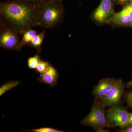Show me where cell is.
Here are the masks:
<instances>
[{"mask_svg":"<svg viewBox=\"0 0 132 132\" xmlns=\"http://www.w3.org/2000/svg\"><path fill=\"white\" fill-rule=\"evenodd\" d=\"M54 1H62V0H54Z\"/></svg>","mask_w":132,"mask_h":132,"instance_id":"24","label":"cell"},{"mask_svg":"<svg viewBox=\"0 0 132 132\" xmlns=\"http://www.w3.org/2000/svg\"><path fill=\"white\" fill-rule=\"evenodd\" d=\"M126 87L128 88H130L132 87V79L130 81L128 82L126 85Z\"/></svg>","mask_w":132,"mask_h":132,"instance_id":"22","label":"cell"},{"mask_svg":"<svg viewBox=\"0 0 132 132\" xmlns=\"http://www.w3.org/2000/svg\"><path fill=\"white\" fill-rule=\"evenodd\" d=\"M111 21L119 25H128L131 24L132 19L123 9L120 12L115 13Z\"/></svg>","mask_w":132,"mask_h":132,"instance_id":"10","label":"cell"},{"mask_svg":"<svg viewBox=\"0 0 132 132\" xmlns=\"http://www.w3.org/2000/svg\"><path fill=\"white\" fill-rule=\"evenodd\" d=\"M120 131L123 132H132V126L127 127L126 128L122 129Z\"/></svg>","mask_w":132,"mask_h":132,"instance_id":"20","label":"cell"},{"mask_svg":"<svg viewBox=\"0 0 132 132\" xmlns=\"http://www.w3.org/2000/svg\"><path fill=\"white\" fill-rule=\"evenodd\" d=\"M0 26L14 29L20 35L38 26L36 1L7 0L0 3Z\"/></svg>","mask_w":132,"mask_h":132,"instance_id":"1","label":"cell"},{"mask_svg":"<svg viewBox=\"0 0 132 132\" xmlns=\"http://www.w3.org/2000/svg\"><path fill=\"white\" fill-rule=\"evenodd\" d=\"M132 126V112L129 114V119H128V127Z\"/></svg>","mask_w":132,"mask_h":132,"instance_id":"21","label":"cell"},{"mask_svg":"<svg viewBox=\"0 0 132 132\" xmlns=\"http://www.w3.org/2000/svg\"><path fill=\"white\" fill-rule=\"evenodd\" d=\"M114 2L119 5L125 6L132 2V0H114Z\"/></svg>","mask_w":132,"mask_h":132,"instance_id":"19","label":"cell"},{"mask_svg":"<svg viewBox=\"0 0 132 132\" xmlns=\"http://www.w3.org/2000/svg\"><path fill=\"white\" fill-rule=\"evenodd\" d=\"M30 131L33 132H65V131H62L49 127H43L36 129H32Z\"/></svg>","mask_w":132,"mask_h":132,"instance_id":"16","label":"cell"},{"mask_svg":"<svg viewBox=\"0 0 132 132\" xmlns=\"http://www.w3.org/2000/svg\"><path fill=\"white\" fill-rule=\"evenodd\" d=\"M41 60L40 56L38 54L29 57L27 60V65L28 68L31 70L35 69Z\"/></svg>","mask_w":132,"mask_h":132,"instance_id":"14","label":"cell"},{"mask_svg":"<svg viewBox=\"0 0 132 132\" xmlns=\"http://www.w3.org/2000/svg\"><path fill=\"white\" fill-rule=\"evenodd\" d=\"M124 9L132 19V2L126 5Z\"/></svg>","mask_w":132,"mask_h":132,"instance_id":"18","label":"cell"},{"mask_svg":"<svg viewBox=\"0 0 132 132\" xmlns=\"http://www.w3.org/2000/svg\"><path fill=\"white\" fill-rule=\"evenodd\" d=\"M37 5L38 26L52 29L57 27L60 23L64 12L62 1L38 0Z\"/></svg>","mask_w":132,"mask_h":132,"instance_id":"2","label":"cell"},{"mask_svg":"<svg viewBox=\"0 0 132 132\" xmlns=\"http://www.w3.org/2000/svg\"><path fill=\"white\" fill-rule=\"evenodd\" d=\"M38 34L37 32L32 28H30L25 31L22 34V38L21 40L20 46L21 48L27 45L33 38Z\"/></svg>","mask_w":132,"mask_h":132,"instance_id":"12","label":"cell"},{"mask_svg":"<svg viewBox=\"0 0 132 132\" xmlns=\"http://www.w3.org/2000/svg\"><path fill=\"white\" fill-rule=\"evenodd\" d=\"M27 1H36L38 0H27Z\"/></svg>","mask_w":132,"mask_h":132,"instance_id":"23","label":"cell"},{"mask_svg":"<svg viewBox=\"0 0 132 132\" xmlns=\"http://www.w3.org/2000/svg\"><path fill=\"white\" fill-rule=\"evenodd\" d=\"M125 85L121 79L117 80L115 85L105 96L96 101L104 108L118 105L124 93Z\"/></svg>","mask_w":132,"mask_h":132,"instance_id":"6","label":"cell"},{"mask_svg":"<svg viewBox=\"0 0 132 132\" xmlns=\"http://www.w3.org/2000/svg\"><path fill=\"white\" fill-rule=\"evenodd\" d=\"M104 108L97 102L92 106L90 113L81 120V125L90 127L98 132H105L104 128L110 127Z\"/></svg>","mask_w":132,"mask_h":132,"instance_id":"3","label":"cell"},{"mask_svg":"<svg viewBox=\"0 0 132 132\" xmlns=\"http://www.w3.org/2000/svg\"><path fill=\"white\" fill-rule=\"evenodd\" d=\"M59 78L58 70L50 64L47 70L44 73L41 74L37 80L43 84L54 87L57 85Z\"/></svg>","mask_w":132,"mask_h":132,"instance_id":"9","label":"cell"},{"mask_svg":"<svg viewBox=\"0 0 132 132\" xmlns=\"http://www.w3.org/2000/svg\"></svg>","mask_w":132,"mask_h":132,"instance_id":"25","label":"cell"},{"mask_svg":"<svg viewBox=\"0 0 132 132\" xmlns=\"http://www.w3.org/2000/svg\"><path fill=\"white\" fill-rule=\"evenodd\" d=\"M50 65V64L48 62L41 60L37 67L35 69V71L40 74L44 73L47 70Z\"/></svg>","mask_w":132,"mask_h":132,"instance_id":"15","label":"cell"},{"mask_svg":"<svg viewBox=\"0 0 132 132\" xmlns=\"http://www.w3.org/2000/svg\"><path fill=\"white\" fill-rule=\"evenodd\" d=\"M125 99L128 105L132 108V91L127 92L126 94Z\"/></svg>","mask_w":132,"mask_h":132,"instance_id":"17","label":"cell"},{"mask_svg":"<svg viewBox=\"0 0 132 132\" xmlns=\"http://www.w3.org/2000/svg\"><path fill=\"white\" fill-rule=\"evenodd\" d=\"M45 33L46 31H43L39 34H37L27 45L28 46L35 48L39 54L41 53L42 45L45 38Z\"/></svg>","mask_w":132,"mask_h":132,"instance_id":"11","label":"cell"},{"mask_svg":"<svg viewBox=\"0 0 132 132\" xmlns=\"http://www.w3.org/2000/svg\"><path fill=\"white\" fill-rule=\"evenodd\" d=\"M129 114L125 108L116 105L109 109L106 116L110 127H119L124 129L128 126Z\"/></svg>","mask_w":132,"mask_h":132,"instance_id":"5","label":"cell"},{"mask_svg":"<svg viewBox=\"0 0 132 132\" xmlns=\"http://www.w3.org/2000/svg\"><path fill=\"white\" fill-rule=\"evenodd\" d=\"M19 81H9L3 84L0 87V96H1L8 91L16 87L20 84Z\"/></svg>","mask_w":132,"mask_h":132,"instance_id":"13","label":"cell"},{"mask_svg":"<svg viewBox=\"0 0 132 132\" xmlns=\"http://www.w3.org/2000/svg\"><path fill=\"white\" fill-rule=\"evenodd\" d=\"M20 35L13 29L0 26V46L4 49L20 51Z\"/></svg>","mask_w":132,"mask_h":132,"instance_id":"4","label":"cell"},{"mask_svg":"<svg viewBox=\"0 0 132 132\" xmlns=\"http://www.w3.org/2000/svg\"><path fill=\"white\" fill-rule=\"evenodd\" d=\"M114 0H102L94 13L95 20L100 23L111 21L115 13L114 11Z\"/></svg>","mask_w":132,"mask_h":132,"instance_id":"7","label":"cell"},{"mask_svg":"<svg viewBox=\"0 0 132 132\" xmlns=\"http://www.w3.org/2000/svg\"><path fill=\"white\" fill-rule=\"evenodd\" d=\"M117 80L113 78H107L100 80L94 87L93 94L96 98L99 100L106 95L115 85Z\"/></svg>","mask_w":132,"mask_h":132,"instance_id":"8","label":"cell"}]
</instances>
